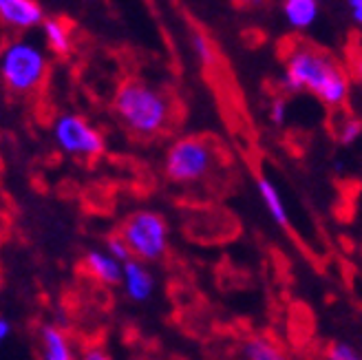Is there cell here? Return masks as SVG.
<instances>
[{
  "label": "cell",
  "instance_id": "6da1fadb",
  "mask_svg": "<svg viewBox=\"0 0 362 360\" xmlns=\"http://www.w3.org/2000/svg\"><path fill=\"white\" fill-rule=\"evenodd\" d=\"M281 84L289 93L312 91L332 109H340L351 93V84L345 71L322 51L307 45L289 51Z\"/></svg>",
  "mask_w": 362,
  "mask_h": 360
},
{
  "label": "cell",
  "instance_id": "7a4b0ae2",
  "mask_svg": "<svg viewBox=\"0 0 362 360\" xmlns=\"http://www.w3.org/2000/svg\"><path fill=\"white\" fill-rule=\"evenodd\" d=\"M113 111L124 129L141 139L166 133L175 120L170 95L141 80H126L119 84L113 98Z\"/></svg>",
  "mask_w": 362,
  "mask_h": 360
},
{
  "label": "cell",
  "instance_id": "3957f363",
  "mask_svg": "<svg viewBox=\"0 0 362 360\" xmlns=\"http://www.w3.org/2000/svg\"><path fill=\"white\" fill-rule=\"evenodd\" d=\"M49 74L47 51L29 38H13L0 49V78L11 93L31 95Z\"/></svg>",
  "mask_w": 362,
  "mask_h": 360
},
{
  "label": "cell",
  "instance_id": "277c9868",
  "mask_svg": "<svg viewBox=\"0 0 362 360\" xmlns=\"http://www.w3.org/2000/svg\"><path fill=\"white\" fill-rule=\"evenodd\" d=\"M219 164V155L212 141L204 137H179L164 159V173L177 186H197L206 182Z\"/></svg>",
  "mask_w": 362,
  "mask_h": 360
},
{
  "label": "cell",
  "instance_id": "5b68a950",
  "mask_svg": "<svg viewBox=\"0 0 362 360\" xmlns=\"http://www.w3.org/2000/svg\"><path fill=\"white\" fill-rule=\"evenodd\" d=\"M119 235L129 245L131 257L146 263L161 261L170 245L168 221L157 210H135L122 221Z\"/></svg>",
  "mask_w": 362,
  "mask_h": 360
},
{
  "label": "cell",
  "instance_id": "8992f818",
  "mask_svg": "<svg viewBox=\"0 0 362 360\" xmlns=\"http://www.w3.org/2000/svg\"><path fill=\"white\" fill-rule=\"evenodd\" d=\"M53 144L66 157L76 159H95L104 153L106 141L102 131L95 124H90L84 115L64 113L53 122Z\"/></svg>",
  "mask_w": 362,
  "mask_h": 360
},
{
  "label": "cell",
  "instance_id": "52a82bcc",
  "mask_svg": "<svg viewBox=\"0 0 362 360\" xmlns=\"http://www.w3.org/2000/svg\"><path fill=\"white\" fill-rule=\"evenodd\" d=\"M45 11L38 0H0V25L9 31L23 33L40 27Z\"/></svg>",
  "mask_w": 362,
  "mask_h": 360
},
{
  "label": "cell",
  "instance_id": "ba28073f",
  "mask_svg": "<svg viewBox=\"0 0 362 360\" xmlns=\"http://www.w3.org/2000/svg\"><path fill=\"white\" fill-rule=\"evenodd\" d=\"M119 285L124 294L129 296L133 303H146L153 294H155V274L151 272V267L146 261H139V259H129L122 263V279Z\"/></svg>",
  "mask_w": 362,
  "mask_h": 360
},
{
  "label": "cell",
  "instance_id": "9c48e42d",
  "mask_svg": "<svg viewBox=\"0 0 362 360\" xmlns=\"http://www.w3.org/2000/svg\"><path fill=\"white\" fill-rule=\"evenodd\" d=\"M84 269L102 285H119L122 261H117L106 250H88L84 257Z\"/></svg>",
  "mask_w": 362,
  "mask_h": 360
},
{
  "label": "cell",
  "instance_id": "30bf717a",
  "mask_svg": "<svg viewBox=\"0 0 362 360\" xmlns=\"http://www.w3.org/2000/svg\"><path fill=\"white\" fill-rule=\"evenodd\" d=\"M40 354L45 360H74V343L58 325H45L40 330Z\"/></svg>",
  "mask_w": 362,
  "mask_h": 360
},
{
  "label": "cell",
  "instance_id": "8fae6325",
  "mask_svg": "<svg viewBox=\"0 0 362 360\" xmlns=\"http://www.w3.org/2000/svg\"><path fill=\"white\" fill-rule=\"evenodd\" d=\"M40 27L42 38L53 53H58V56L71 53V49H74V33H71V27L64 21H60V18H45Z\"/></svg>",
  "mask_w": 362,
  "mask_h": 360
},
{
  "label": "cell",
  "instance_id": "7c38bea8",
  "mask_svg": "<svg viewBox=\"0 0 362 360\" xmlns=\"http://www.w3.org/2000/svg\"><path fill=\"white\" fill-rule=\"evenodd\" d=\"M318 0H283V13L289 27L310 29L318 18Z\"/></svg>",
  "mask_w": 362,
  "mask_h": 360
},
{
  "label": "cell",
  "instance_id": "4fadbf2b",
  "mask_svg": "<svg viewBox=\"0 0 362 360\" xmlns=\"http://www.w3.org/2000/svg\"><path fill=\"white\" fill-rule=\"evenodd\" d=\"M257 190L261 194V199L269 212V217L274 219L281 228H289V214H287V208L283 204V197L279 192V188L272 184V179L267 177H259L257 179Z\"/></svg>",
  "mask_w": 362,
  "mask_h": 360
},
{
  "label": "cell",
  "instance_id": "5bb4252c",
  "mask_svg": "<svg viewBox=\"0 0 362 360\" xmlns=\"http://www.w3.org/2000/svg\"><path fill=\"white\" fill-rule=\"evenodd\" d=\"M243 358H247V360H283V349L272 343V340L259 336V338H250L243 345Z\"/></svg>",
  "mask_w": 362,
  "mask_h": 360
},
{
  "label": "cell",
  "instance_id": "9a60e30c",
  "mask_svg": "<svg viewBox=\"0 0 362 360\" xmlns=\"http://www.w3.org/2000/svg\"><path fill=\"white\" fill-rule=\"evenodd\" d=\"M362 137V122L358 117H347L338 129V141L342 146H351Z\"/></svg>",
  "mask_w": 362,
  "mask_h": 360
},
{
  "label": "cell",
  "instance_id": "2e32d148",
  "mask_svg": "<svg viewBox=\"0 0 362 360\" xmlns=\"http://www.w3.org/2000/svg\"><path fill=\"white\" fill-rule=\"evenodd\" d=\"M192 51H194V56L199 58V62L202 64H212L214 62V49H212V42L206 38L204 33H192Z\"/></svg>",
  "mask_w": 362,
  "mask_h": 360
},
{
  "label": "cell",
  "instance_id": "e0dca14e",
  "mask_svg": "<svg viewBox=\"0 0 362 360\" xmlns=\"http://www.w3.org/2000/svg\"><path fill=\"white\" fill-rule=\"evenodd\" d=\"M104 250L108 252V255H113L117 261H122V263L131 259V250H129V245H126V241H124V237L119 235V232L106 239V248Z\"/></svg>",
  "mask_w": 362,
  "mask_h": 360
},
{
  "label": "cell",
  "instance_id": "ac0fdd59",
  "mask_svg": "<svg viewBox=\"0 0 362 360\" xmlns=\"http://www.w3.org/2000/svg\"><path fill=\"white\" fill-rule=\"evenodd\" d=\"M327 358H332V360H360L362 356L349 343H334L327 352Z\"/></svg>",
  "mask_w": 362,
  "mask_h": 360
},
{
  "label": "cell",
  "instance_id": "d6986e66",
  "mask_svg": "<svg viewBox=\"0 0 362 360\" xmlns=\"http://www.w3.org/2000/svg\"><path fill=\"white\" fill-rule=\"evenodd\" d=\"M269 122L274 126H285V122H287V102L283 98L272 100V104H269Z\"/></svg>",
  "mask_w": 362,
  "mask_h": 360
},
{
  "label": "cell",
  "instance_id": "ffe728a7",
  "mask_svg": "<svg viewBox=\"0 0 362 360\" xmlns=\"http://www.w3.org/2000/svg\"><path fill=\"white\" fill-rule=\"evenodd\" d=\"M108 358L111 356H108V352L102 347H88L84 352V360H108Z\"/></svg>",
  "mask_w": 362,
  "mask_h": 360
},
{
  "label": "cell",
  "instance_id": "44dd1931",
  "mask_svg": "<svg viewBox=\"0 0 362 360\" xmlns=\"http://www.w3.org/2000/svg\"><path fill=\"white\" fill-rule=\"evenodd\" d=\"M9 336H11V323L5 316H0V345H5Z\"/></svg>",
  "mask_w": 362,
  "mask_h": 360
},
{
  "label": "cell",
  "instance_id": "7402d4cb",
  "mask_svg": "<svg viewBox=\"0 0 362 360\" xmlns=\"http://www.w3.org/2000/svg\"><path fill=\"white\" fill-rule=\"evenodd\" d=\"M349 9H351L354 21L362 25V0H349Z\"/></svg>",
  "mask_w": 362,
  "mask_h": 360
},
{
  "label": "cell",
  "instance_id": "603a6c76",
  "mask_svg": "<svg viewBox=\"0 0 362 360\" xmlns=\"http://www.w3.org/2000/svg\"><path fill=\"white\" fill-rule=\"evenodd\" d=\"M234 5H241V7H255V5H261L263 0H232Z\"/></svg>",
  "mask_w": 362,
  "mask_h": 360
},
{
  "label": "cell",
  "instance_id": "cb8c5ba5",
  "mask_svg": "<svg viewBox=\"0 0 362 360\" xmlns=\"http://www.w3.org/2000/svg\"><path fill=\"white\" fill-rule=\"evenodd\" d=\"M356 71H358V76H360V82H362V58L356 62Z\"/></svg>",
  "mask_w": 362,
  "mask_h": 360
},
{
  "label": "cell",
  "instance_id": "d4e9b609",
  "mask_svg": "<svg viewBox=\"0 0 362 360\" xmlns=\"http://www.w3.org/2000/svg\"><path fill=\"white\" fill-rule=\"evenodd\" d=\"M3 235H5V219L0 217V239H3Z\"/></svg>",
  "mask_w": 362,
  "mask_h": 360
}]
</instances>
